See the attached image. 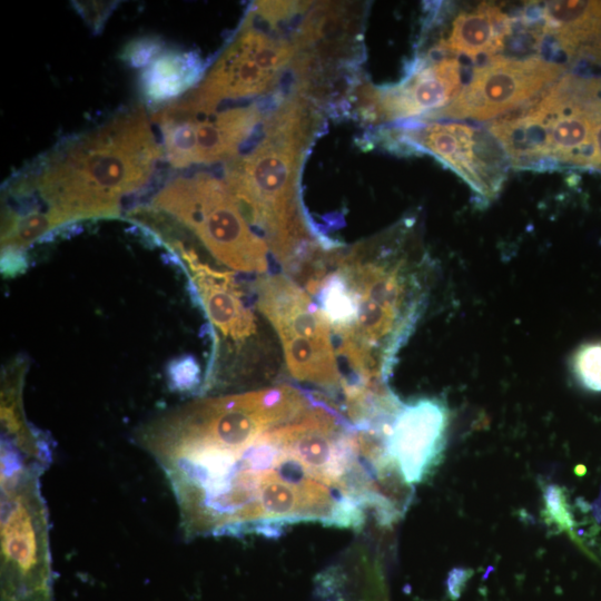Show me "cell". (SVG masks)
<instances>
[{
	"instance_id": "obj_2",
	"label": "cell",
	"mask_w": 601,
	"mask_h": 601,
	"mask_svg": "<svg viewBox=\"0 0 601 601\" xmlns=\"http://www.w3.org/2000/svg\"><path fill=\"white\" fill-rule=\"evenodd\" d=\"M164 149L141 106L121 111L102 125L68 137L10 183L11 196L36 210L51 231L73 223L120 218L121 201L152 179Z\"/></svg>"
},
{
	"instance_id": "obj_14",
	"label": "cell",
	"mask_w": 601,
	"mask_h": 601,
	"mask_svg": "<svg viewBox=\"0 0 601 601\" xmlns=\"http://www.w3.org/2000/svg\"><path fill=\"white\" fill-rule=\"evenodd\" d=\"M181 256L197 289L210 324L224 337L243 343L255 334L253 312L246 306L245 294L234 274L219 272L200 262L194 249L185 248L179 240L166 242Z\"/></svg>"
},
{
	"instance_id": "obj_10",
	"label": "cell",
	"mask_w": 601,
	"mask_h": 601,
	"mask_svg": "<svg viewBox=\"0 0 601 601\" xmlns=\"http://www.w3.org/2000/svg\"><path fill=\"white\" fill-rule=\"evenodd\" d=\"M565 68L542 57L495 56L474 68L456 98L428 118L489 120L544 92Z\"/></svg>"
},
{
	"instance_id": "obj_8",
	"label": "cell",
	"mask_w": 601,
	"mask_h": 601,
	"mask_svg": "<svg viewBox=\"0 0 601 601\" xmlns=\"http://www.w3.org/2000/svg\"><path fill=\"white\" fill-rule=\"evenodd\" d=\"M217 108L186 96L151 115L161 135L164 156L174 168L231 161L264 121L256 104Z\"/></svg>"
},
{
	"instance_id": "obj_15",
	"label": "cell",
	"mask_w": 601,
	"mask_h": 601,
	"mask_svg": "<svg viewBox=\"0 0 601 601\" xmlns=\"http://www.w3.org/2000/svg\"><path fill=\"white\" fill-rule=\"evenodd\" d=\"M511 24L508 14L499 7L482 3L471 11L460 13L449 36L435 49L456 58L491 59L503 48Z\"/></svg>"
},
{
	"instance_id": "obj_13",
	"label": "cell",
	"mask_w": 601,
	"mask_h": 601,
	"mask_svg": "<svg viewBox=\"0 0 601 601\" xmlns=\"http://www.w3.org/2000/svg\"><path fill=\"white\" fill-rule=\"evenodd\" d=\"M447 422V410L439 400L401 404L385 435V449L407 485L424 481L439 464Z\"/></svg>"
},
{
	"instance_id": "obj_19",
	"label": "cell",
	"mask_w": 601,
	"mask_h": 601,
	"mask_svg": "<svg viewBox=\"0 0 601 601\" xmlns=\"http://www.w3.org/2000/svg\"><path fill=\"white\" fill-rule=\"evenodd\" d=\"M162 47L157 38H140L129 42L120 57L130 67H147L162 52Z\"/></svg>"
},
{
	"instance_id": "obj_5",
	"label": "cell",
	"mask_w": 601,
	"mask_h": 601,
	"mask_svg": "<svg viewBox=\"0 0 601 601\" xmlns=\"http://www.w3.org/2000/svg\"><path fill=\"white\" fill-rule=\"evenodd\" d=\"M601 117V79L561 77L522 111L487 127L520 168L573 165L592 168Z\"/></svg>"
},
{
	"instance_id": "obj_18",
	"label": "cell",
	"mask_w": 601,
	"mask_h": 601,
	"mask_svg": "<svg viewBox=\"0 0 601 601\" xmlns=\"http://www.w3.org/2000/svg\"><path fill=\"white\" fill-rule=\"evenodd\" d=\"M572 366L585 388L601 392V342L582 345L573 356Z\"/></svg>"
},
{
	"instance_id": "obj_4",
	"label": "cell",
	"mask_w": 601,
	"mask_h": 601,
	"mask_svg": "<svg viewBox=\"0 0 601 601\" xmlns=\"http://www.w3.org/2000/svg\"><path fill=\"white\" fill-rule=\"evenodd\" d=\"M51 450L1 441V600L53 601L40 475Z\"/></svg>"
},
{
	"instance_id": "obj_9",
	"label": "cell",
	"mask_w": 601,
	"mask_h": 601,
	"mask_svg": "<svg viewBox=\"0 0 601 601\" xmlns=\"http://www.w3.org/2000/svg\"><path fill=\"white\" fill-rule=\"evenodd\" d=\"M297 53L292 40L254 26L249 14L201 83L188 97L207 107L270 91Z\"/></svg>"
},
{
	"instance_id": "obj_3",
	"label": "cell",
	"mask_w": 601,
	"mask_h": 601,
	"mask_svg": "<svg viewBox=\"0 0 601 601\" xmlns=\"http://www.w3.org/2000/svg\"><path fill=\"white\" fill-rule=\"evenodd\" d=\"M313 102L294 93L266 118L246 152L229 161L225 183L245 217L264 236L274 255L290 267L308 229L300 213L298 179L304 155L318 129Z\"/></svg>"
},
{
	"instance_id": "obj_12",
	"label": "cell",
	"mask_w": 601,
	"mask_h": 601,
	"mask_svg": "<svg viewBox=\"0 0 601 601\" xmlns=\"http://www.w3.org/2000/svg\"><path fill=\"white\" fill-rule=\"evenodd\" d=\"M462 87L460 60L434 49L430 60H417L401 82L384 88L363 85L357 105L368 120L428 118L449 106Z\"/></svg>"
},
{
	"instance_id": "obj_7",
	"label": "cell",
	"mask_w": 601,
	"mask_h": 601,
	"mask_svg": "<svg viewBox=\"0 0 601 601\" xmlns=\"http://www.w3.org/2000/svg\"><path fill=\"white\" fill-rule=\"evenodd\" d=\"M255 289L257 307L279 336L290 374L327 390L342 385L332 328L308 294L284 275L259 277Z\"/></svg>"
},
{
	"instance_id": "obj_6",
	"label": "cell",
	"mask_w": 601,
	"mask_h": 601,
	"mask_svg": "<svg viewBox=\"0 0 601 601\" xmlns=\"http://www.w3.org/2000/svg\"><path fill=\"white\" fill-rule=\"evenodd\" d=\"M150 207L191 230L226 266L247 273L267 270L266 242L249 226L235 196L218 178L206 173L176 177L154 196Z\"/></svg>"
},
{
	"instance_id": "obj_11",
	"label": "cell",
	"mask_w": 601,
	"mask_h": 601,
	"mask_svg": "<svg viewBox=\"0 0 601 601\" xmlns=\"http://www.w3.org/2000/svg\"><path fill=\"white\" fill-rule=\"evenodd\" d=\"M395 139L436 157L484 200L496 196L505 178L509 159L489 130L462 122H431L404 128Z\"/></svg>"
},
{
	"instance_id": "obj_21",
	"label": "cell",
	"mask_w": 601,
	"mask_h": 601,
	"mask_svg": "<svg viewBox=\"0 0 601 601\" xmlns=\"http://www.w3.org/2000/svg\"><path fill=\"white\" fill-rule=\"evenodd\" d=\"M548 513L552 520L562 525L571 524L568 508L562 496V492L558 486L551 485L544 495Z\"/></svg>"
},
{
	"instance_id": "obj_1",
	"label": "cell",
	"mask_w": 601,
	"mask_h": 601,
	"mask_svg": "<svg viewBox=\"0 0 601 601\" xmlns=\"http://www.w3.org/2000/svg\"><path fill=\"white\" fill-rule=\"evenodd\" d=\"M174 492L184 536H274L290 524L359 529L395 513L381 442L289 385L203 397L138 430Z\"/></svg>"
},
{
	"instance_id": "obj_17",
	"label": "cell",
	"mask_w": 601,
	"mask_h": 601,
	"mask_svg": "<svg viewBox=\"0 0 601 601\" xmlns=\"http://www.w3.org/2000/svg\"><path fill=\"white\" fill-rule=\"evenodd\" d=\"M204 70L197 52L168 50L146 67L140 89L150 105H169L196 85Z\"/></svg>"
},
{
	"instance_id": "obj_20",
	"label": "cell",
	"mask_w": 601,
	"mask_h": 601,
	"mask_svg": "<svg viewBox=\"0 0 601 601\" xmlns=\"http://www.w3.org/2000/svg\"><path fill=\"white\" fill-rule=\"evenodd\" d=\"M75 8L96 32L101 31L102 24L112 11V2H75Z\"/></svg>"
},
{
	"instance_id": "obj_16",
	"label": "cell",
	"mask_w": 601,
	"mask_h": 601,
	"mask_svg": "<svg viewBox=\"0 0 601 601\" xmlns=\"http://www.w3.org/2000/svg\"><path fill=\"white\" fill-rule=\"evenodd\" d=\"M542 18L543 31L570 57L590 53L601 40V1H550Z\"/></svg>"
}]
</instances>
